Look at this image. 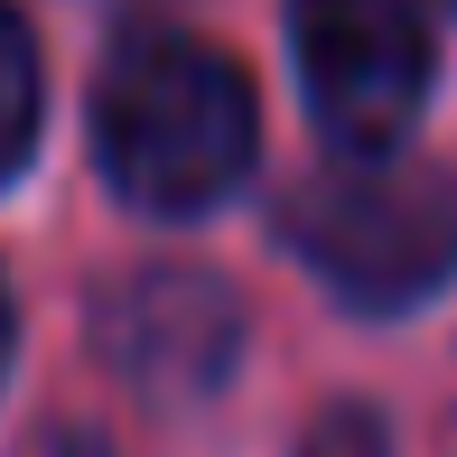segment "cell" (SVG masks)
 <instances>
[{"instance_id":"1","label":"cell","mask_w":457,"mask_h":457,"mask_svg":"<svg viewBox=\"0 0 457 457\" xmlns=\"http://www.w3.org/2000/svg\"><path fill=\"white\" fill-rule=\"evenodd\" d=\"M262 159V94L234 47L196 29H131L94 75V169L131 215L196 224L243 196Z\"/></svg>"},{"instance_id":"2","label":"cell","mask_w":457,"mask_h":457,"mask_svg":"<svg viewBox=\"0 0 457 457\" xmlns=\"http://www.w3.org/2000/svg\"><path fill=\"white\" fill-rule=\"evenodd\" d=\"M280 243L355 318H411L457 280V178L411 150L327 159L289 196Z\"/></svg>"},{"instance_id":"3","label":"cell","mask_w":457,"mask_h":457,"mask_svg":"<svg viewBox=\"0 0 457 457\" xmlns=\"http://www.w3.org/2000/svg\"><path fill=\"white\" fill-rule=\"evenodd\" d=\"M280 19H289L308 131L327 140V159L411 150L429 85H439L429 0H280Z\"/></svg>"},{"instance_id":"4","label":"cell","mask_w":457,"mask_h":457,"mask_svg":"<svg viewBox=\"0 0 457 457\" xmlns=\"http://www.w3.org/2000/svg\"><path fill=\"white\" fill-rule=\"evenodd\" d=\"M112 355L140 383H215L243 355V318L205 271H150L112 299Z\"/></svg>"},{"instance_id":"5","label":"cell","mask_w":457,"mask_h":457,"mask_svg":"<svg viewBox=\"0 0 457 457\" xmlns=\"http://www.w3.org/2000/svg\"><path fill=\"white\" fill-rule=\"evenodd\" d=\"M37 140H47V56L19 0H0V187L29 178Z\"/></svg>"},{"instance_id":"6","label":"cell","mask_w":457,"mask_h":457,"mask_svg":"<svg viewBox=\"0 0 457 457\" xmlns=\"http://www.w3.org/2000/svg\"><path fill=\"white\" fill-rule=\"evenodd\" d=\"M299 457H392V420H383L373 402H337V411L308 420Z\"/></svg>"},{"instance_id":"7","label":"cell","mask_w":457,"mask_h":457,"mask_svg":"<svg viewBox=\"0 0 457 457\" xmlns=\"http://www.w3.org/2000/svg\"><path fill=\"white\" fill-rule=\"evenodd\" d=\"M10 364H19V289L0 271V383H10Z\"/></svg>"}]
</instances>
